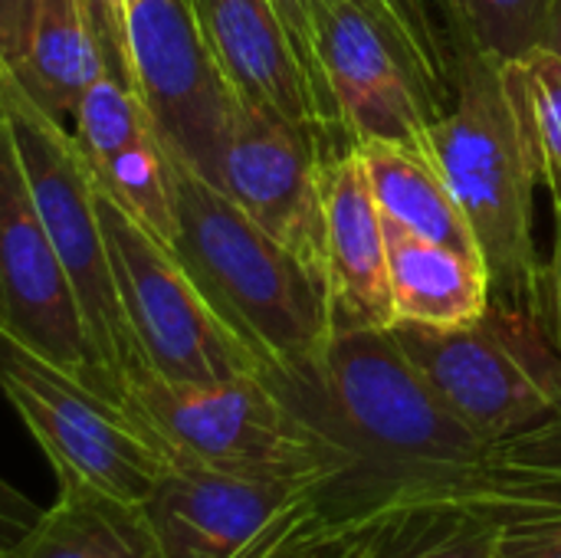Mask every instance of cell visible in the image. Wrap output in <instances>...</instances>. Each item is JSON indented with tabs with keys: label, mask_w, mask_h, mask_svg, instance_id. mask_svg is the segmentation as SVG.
I'll return each mask as SVG.
<instances>
[{
	"label": "cell",
	"mask_w": 561,
	"mask_h": 558,
	"mask_svg": "<svg viewBox=\"0 0 561 558\" xmlns=\"http://www.w3.org/2000/svg\"><path fill=\"white\" fill-rule=\"evenodd\" d=\"M444 405L490 447L561 411V355L536 316L493 303L460 329L391 326Z\"/></svg>",
	"instance_id": "obj_6"
},
{
	"label": "cell",
	"mask_w": 561,
	"mask_h": 558,
	"mask_svg": "<svg viewBox=\"0 0 561 558\" xmlns=\"http://www.w3.org/2000/svg\"><path fill=\"white\" fill-rule=\"evenodd\" d=\"M388 33L401 59L414 69L431 99L450 109V49L447 33L437 30L431 0H358Z\"/></svg>",
	"instance_id": "obj_25"
},
{
	"label": "cell",
	"mask_w": 561,
	"mask_h": 558,
	"mask_svg": "<svg viewBox=\"0 0 561 558\" xmlns=\"http://www.w3.org/2000/svg\"><path fill=\"white\" fill-rule=\"evenodd\" d=\"M503 516L496 558H561V503L500 490Z\"/></svg>",
	"instance_id": "obj_28"
},
{
	"label": "cell",
	"mask_w": 561,
	"mask_h": 558,
	"mask_svg": "<svg viewBox=\"0 0 561 558\" xmlns=\"http://www.w3.org/2000/svg\"><path fill=\"white\" fill-rule=\"evenodd\" d=\"M309 487L171 464L141 506L164 558H233Z\"/></svg>",
	"instance_id": "obj_14"
},
{
	"label": "cell",
	"mask_w": 561,
	"mask_h": 558,
	"mask_svg": "<svg viewBox=\"0 0 561 558\" xmlns=\"http://www.w3.org/2000/svg\"><path fill=\"white\" fill-rule=\"evenodd\" d=\"M542 46L561 56V0H549L546 10V30H542Z\"/></svg>",
	"instance_id": "obj_33"
},
{
	"label": "cell",
	"mask_w": 561,
	"mask_h": 558,
	"mask_svg": "<svg viewBox=\"0 0 561 558\" xmlns=\"http://www.w3.org/2000/svg\"><path fill=\"white\" fill-rule=\"evenodd\" d=\"M358 546L355 523H339L319 503V487L283 506L233 558H348Z\"/></svg>",
	"instance_id": "obj_23"
},
{
	"label": "cell",
	"mask_w": 561,
	"mask_h": 558,
	"mask_svg": "<svg viewBox=\"0 0 561 558\" xmlns=\"http://www.w3.org/2000/svg\"><path fill=\"white\" fill-rule=\"evenodd\" d=\"M0 102L10 118L36 207L76 296L92 352L122 408L125 382L131 372H138V352L112 273L95 174L62 122L43 112L7 69H0Z\"/></svg>",
	"instance_id": "obj_5"
},
{
	"label": "cell",
	"mask_w": 561,
	"mask_h": 558,
	"mask_svg": "<svg viewBox=\"0 0 561 558\" xmlns=\"http://www.w3.org/2000/svg\"><path fill=\"white\" fill-rule=\"evenodd\" d=\"M99 187L122 204L141 227L171 243L174 237V187H171V158L158 135H145L128 148L115 151L108 161L92 168Z\"/></svg>",
	"instance_id": "obj_22"
},
{
	"label": "cell",
	"mask_w": 561,
	"mask_h": 558,
	"mask_svg": "<svg viewBox=\"0 0 561 558\" xmlns=\"http://www.w3.org/2000/svg\"><path fill=\"white\" fill-rule=\"evenodd\" d=\"M0 332L76 375L95 395L115 391L92 352L76 296L36 207L0 102Z\"/></svg>",
	"instance_id": "obj_10"
},
{
	"label": "cell",
	"mask_w": 561,
	"mask_h": 558,
	"mask_svg": "<svg viewBox=\"0 0 561 558\" xmlns=\"http://www.w3.org/2000/svg\"><path fill=\"white\" fill-rule=\"evenodd\" d=\"M335 457L319 503L358 523L391 503L490 487V444L431 388L391 329H339L316 365L266 375Z\"/></svg>",
	"instance_id": "obj_1"
},
{
	"label": "cell",
	"mask_w": 561,
	"mask_h": 558,
	"mask_svg": "<svg viewBox=\"0 0 561 558\" xmlns=\"http://www.w3.org/2000/svg\"><path fill=\"white\" fill-rule=\"evenodd\" d=\"M122 411L171 460L220 474L329 487L335 457L266 375L178 385L151 372L125 382Z\"/></svg>",
	"instance_id": "obj_4"
},
{
	"label": "cell",
	"mask_w": 561,
	"mask_h": 558,
	"mask_svg": "<svg viewBox=\"0 0 561 558\" xmlns=\"http://www.w3.org/2000/svg\"><path fill=\"white\" fill-rule=\"evenodd\" d=\"M500 66L539 184L561 217V56L539 43Z\"/></svg>",
	"instance_id": "obj_21"
},
{
	"label": "cell",
	"mask_w": 561,
	"mask_h": 558,
	"mask_svg": "<svg viewBox=\"0 0 561 558\" xmlns=\"http://www.w3.org/2000/svg\"><path fill=\"white\" fill-rule=\"evenodd\" d=\"M450 109L434 122V158L483 253L493 303L536 316L542 260L533 234L536 164L503 86V66L447 30Z\"/></svg>",
	"instance_id": "obj_3"
},
{
	"label": "cell",
	"mask_w": 561,
	"mask_h": 558,
	"mask_svg": "<svg viewBox=\"0 0 561 558\" xmlns=\"http://www.w3.org/2000/svg\"><path fill=\"white\" fill-rule=\"evenodd\" d=\"M447 30L473 39L496 62L516 59L542 43L549 0H440Z\"/></svg>",
	"instance_id": "obj_26"
},
{
	"label": "cell",
	"mask_w": 561,
	"mask_h": 558,
	"mask_svg": "<svg viewBox=\"0 0 561 558\" xmlns=\"http://www.w3.org/2000/svg\"><path fill=\"white\" fill-rule=\"evenodd\" d=\"M72 118H76L72 138L82 158L89 161V168L108 161L115 151L154 132L135 86L115 76H95L82 92Z\"/></svg>",
	"instance_id": "obj_24"
},
{
	"label": "cell",
	"mask_w": 561,
	"mask_h": 558,
	"mask_svg": "<svg viewBox=\"0 0 561 558\" xmlns=\"http://www.w3.org/2000/svg\"><path fill=\"white\" fill-rule=\"evenodd\" d=\"M496 487L440 490L391 503L355 523L362 558H496Z\"/></svg>",
	"instance_id": "obj_16"
},
{
	"label": "cell",
	"mask_w": 561,
	"mask_h": 558,
	"mask_svg": "<svg viewBox=\"0 0 561 558\" xmlns=\"http://www.w3.org/2000/svg\"><path fill=\"white\" fill-rule=\"evenodd\" d=\"M99 214L122 312L138 352V372L178 385H217L266 375L256 352L204 299L171 243L141 227L102 187Z\"/></svg>",
	"instance_id": "obj_7"
},
{
	"label": "cell",
	"mask_w": 561,
	"mask_h": 558,
	"mask_svg": "<svg viewBox=\"0 0 561 558\" xmlns=\"http://www.w3.org/2000/svg\"><path fill=\"white\" fill-rule=\"evenodd\" d=\"M316 59L352 145H394L434 158V122L444 109L401 59L358 0H335L316 26Z\"/></svg>",
	"instance_id": "obj_12"
},
{
	"label": "cell",
	"mask_w": 561,
	"mask_h": 558,
	"mask_svg": "<svg viewBox=\"0 0 561 558\" xmlns=\"http://www.w3.org/2000/svg\"><path fill=\"white\" fill-rule=\"evenodd\" d=\"M10 76L53 118L62 122L76 112L82 92L99 76L95 43L79 0H36L26 56Z\"/></svg>",
	"instance_id": "obj_20"
},
{
	"label": "cell",
	"mask_w": 561,
	"mask_h": 558,
	"mask_svg": "<svg viewBox=\"0 0 561 558\" xmlns=\"http://www.w3.org/2000/svg\"><path fill=\"white\" fill-rule=\"evenodd\" d=\"M536 319H539L546 339L552 342V349L561 355V217H556L552 257L542 263V273H539V309H536Z\"/></svg>",
	"instance_id": "obj_30"
},
{
	"label": "cell",
	"mask_w": 561,
	"mask_h": 558,
	"mask_svg": "<svg viewBox=\"0 0 561 558\" xmlns=\"http://www.w3.org/2000/svg\"><path fill=\"white\" fill-rule=\"evenodd\" d=\"M358 155L368 174L371 197L385 220L424 240L483 260L473 227L457 204L450 184L444 181L437 161L394 145H358Z\"/></svg>",
	"instance_id": "obj_19"
},
{
	"label": "cell",
	"mask_w": 561,
	"mask_h": 558,
	"mask_svg": "<svg viewBox=\"0 0 561 558\" xmlns=\"http://www.w3.org/2000/svg\"><path fill=\"white\" fill-rule=\"evenodd\" d=\"M348 558H362V549L355 546V553H352V556H348Z\"/></svg>",
	"instance_id": "obj_34"
},
{
	"label": "cell",
	"mask_w": 561,
	"mask_h": 558,
	"mask_svg": "<svg viewBox=\"0 0 561 558\" xmlns=\"http://www.w3.org/2000/svg\"><path fill=\"white\" fill-rule=\"evenodd\" d=\"M273 3H276V10H279L283 23H286V30H289V36H293V43H296V53H299V59H302V66H306V76H309L316 95H319L322 105L332 112V118L342 125L339 109H335V102H332V95H329V89H325V79H322L319 59H316V26H319V16L325 13V7H332L335 0H273ZM342 128H345V125H342ZM345 135H348V132H345Z\"/></svg>",
	"instance_id": "obj_29"
},
{
	"label": "cell",
	"mask_w": 561,
	"mask_h": 558,
	"mask_svg": "<svg viewBox=\"0 0 561 558\" xmlns=\"http://www.w3.org/2000/svg\"><path fill=\"white\" fill-rule=\"evenodd\" d=\"M36 0H0V69H16L30 46Z\"/></svg>",
	"instance_id": "obj_31"
},
{
	"label": "cell",
	"mask_w": 561,
	"mask_h": 558,
	"mask_svg": "<svg viewBox=\"0 0 561 558\" xmlns=\"http://www.w3.org/2000/svg\"><path fill=\"white\" fill-rule=\"evenodd\" d=\"M325 201V303L332 332L391 329L385 217L371 197L358 148L332 155L322 174Z\"/></svg>",
	"instance_id": "obj_15"
},
{
	"label": "cell",
	"mask_w": 561,
	"mask_h": 558,
	"mask_svg": "<svg viewBox=\"0 0 561 558\" xmlns=\"http://www.w3.org/2000/svg\"><path fill=\"white\" fill-rule=\"evenodd\" d=\"M39 516H43V510L0 477V558L36 526Z\"/></svg>",
	"instance_id": "obj_32"
},
{
	"label": "cell",
	"mask_w": 561,
	"mask_h": 558,
	"mask_svg": "<svg viewBox=\"0 0 561 558\" xmlns=\"http://www.w3.org/2000/svg\"><path fill=\"white\" fill-rule=\"evenodd\" d=\"M191 10L240 102L306 125L322 138L329 155L355 148L316 95L273 0H191Z\"/></svg>",
	"instance_id": "obj_13"
},
{
	"label": "cell",
	"mask_w": 561,
	"mask_h": 558,
	"mask_svg": "<svg viewBox=\"0 0 561 558\" xmlns=\"http://www.w3.org/2000/svg\"><path fill=\"white\" fill-rule=\"evenodd\" d=\"M490 487L561 503V411L490 447Z\"/></svg>",
	"instance_id": "obj_27"
},
{
	"label": "cell",
	"mask_w": 561,
	"mask_h": 558,
	"mask_svg": "<svg viewBox=\"0 0 561 558\" xmlns=\"http://www.w3.org/2000/svg\"><path fill=\"white\" fill-rule=\"evenodd\" d=\"M171 187V250L214 312L256 352L266 375H299L316 365L332 335L325 283L178 158Z\"/></svg>",
	"instance_id": "obj_2"
},
{
	"label": "cell",
	"mask_w": 561,
	"mask_h": 558,
	"mask_svg": "<svg viewBox=\"0 0 561 558\" xmlns=\"http://www.w3.org/2000/svg\"><path fill=\"white\" fill-rule=\"evenodd\" d=\"M128 59L135 92L164 151L210 181L243 102L210 53L191 0H135Z\"/></svg>",
	"instance_id": "obj_9"
},
{
	"label": "cell",
	"mask_w": 561,
	"mask_h": 558,
	"mask_svg": "<svg viewBox=\"0 0 561 558\" xmlns=\"http://www.w3.org/2000/svg\"><path fill=\"white\" fill-rule=\"evenodd\" d=\"M56 483V503L3 558H164L141 503L76 477Z\"/></svg>",
	"instance_id": "obj_18"
},
{
	"label": "cell",
	"mask_w": 561,
	"mask_h": 558,
	"mask_svg": "<svg viewBox=\"0 0 561 558\" xmlns=\"http://www.w3.org/2000/svg\"><path fill=\"white\" fill-rule=\"evenodd\" d=\"M385 240L394 326L460 329L486 316L493 286L480 257L424 240L391 220H385Z\"/></svg>",
	"instance_id": "obj_17"
},
{
	"label": "cell",
	"mask_w": 561,
	"mask_h": 558,
	"mask_svg": "<svg viewBox=\"0 0 561 558\" xmlns=\"http://www.w3.org/2000/svg\"><path fill=\"white\" fill-rule=\"evenodd\" d=\"M329 148L316 132L260 105H240L210 184L224 191L273 240L293 250L322 283L325 201L322 174Z\"/></svg>",
	"instance_id": "obj_11"
},
{
	"label": "cell",
	"mask_w": 561,
	"mask_h": 558,
	"mask_svg": "<svg viewBox=\"0 0 561 558\" xmlns=\"http://www.w3.org/2000/svg\"><path fill=\"white\" fill-rule=\"evenodd\" d=\"M0 391L56 477H76L112 497L145 503L171 467L118 405L7 332H0Z\"/></svg>",
	"instance_id": "obj_8"
}]
</instances>
